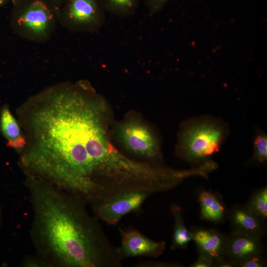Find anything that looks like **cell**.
I'll return each instance as SVG.
<instances>
[{
  "mask_svg": "<svg viewBox=\"0 0 267 267\" xmlns=\"http://www.w3.org/2000/svg\"><path fill=\"white\" fill-rule=\"evenodd\" d=\"M26 143L18 164L30 175L94 205L126 190L138 164L113 144L105 100L85 82L56 87L20 105Z\"/></svg>",
  "mask_w": 267,
  "mask_h": 267,
  "instance_id": "obj_1",
  "label": "cell"
},
{
  "mask_svg": "<svg viewBox=\"0 0 267 267\" xmlns=\"http://www.w3.org/2000/svg\"><path fill=\"white\" fill-rule=\"evenodd\" d=\"M33 211L30 235L48 267H120L117 248L87 203L66 190L24 175Z\"/></svg>",
  "mask_w": 267,
  "mask_h": 267,
  "instance_id": "obj_2",
  "label": "cell"
},
{
  "mask_svg": "<svg viewBox=\"0 0 267 267\" xmlns=\"http://www.w3.org/2000/svg\"><path fill=\"white\" fill-rule=\"evenodd\" d=\"M229 133L221 119L205 116L189 119L181 126L176 154L195 165L210 160L219 152Z\"/></svg>",
  "mask_w": 267,
  "mask_h": 267,
  "instance_id": "obj_3",
  "label": "cell"
},
{
  "mask_svg": "<svg viewBox=\"0 0 267 267\" xmlns=\"http://www.w3.org/2000/svg\"><path fill=\"white\" fill-rule=\"evenodd\" d=\"M117 141L129 153L159 163L162 159L159 138L154 131L137 117L116 125L113 130Z\"/></svg>",
  "mask_w": 267,
  "mask_h": 267,
  "instance_id": "obj_4",
  "label": "cell"
},
{
  "mask_svg": "<svg viewBox=\"0 0 267 267\" xmlns=\"http://www.w3.org/2000/svg\"><path fill=\"white\" fill-rule=\"evenodd\" d=\"M152 194L147 191H126L92 206V209L98 219L114 225L126 215L141 211L143 203Z\"/></svg>",
  "mask_w": 267,
  "mask_h": 267,
  "instance_id": "obj_5",
  "label": "cell"
},
{
  "mask_svg": "<svg viewBox=\"0 0 267 267\" xmlns=\"http://www.w3.org/2000/svg\"><path fill=\"white\" fill-rule=\"evenodd\" d=\"M119 229L121 243L117 250L121 260L131 257L157 258L165 250L164 241L153 240L135 229Z\"/></svg>",
  "mask_w": 267,
  "mask_h": 267,
  "instance_id": "obj_6",
  "label": "cell"
},
{
  "mask_svg": "<svg viewBox=\"0 0 267 267\" xmlns=\"http://www.w3.org/2000/svg\"><path fill=\"white\" fill-rule=\"evenodd\" d=\"M262 237L231 231L227 235L225 257L238 264L263 253Z\"/></svg>",
  "mask_w": 267,
  "mask_h": 267,
  "instance_id": "obj_7",
  "label": "cell"
},
{
  "mask_svg": "<svg viewBox=\"0 0 267 267\" xmlns=\"http://www.w3.org/2000/svg\"><path fill=\"white\" fill-rule=\"evenodd\" d=\"M190 231L198 254L214 261L225 257L227 235L215 229L201 227H193Z\"/></svg>",
  "mask_w": 267,
  "mask_h": 267,
  "instance_id": "obj_8",
  "label": "cell"
},
{
  "mask_svg": "<svg viewBox=\"0 0 267 267\" xmlns=\"http://www.w3.org/2000/svg\"><path fill=\"white\" fill-rule=\"evenodd\" d=\"M231 231L263 237L266 233L265 221L249 211L244 206L236 205L228 210Z\"/></svg>",
  "mask_w": 267,
  "mask_h": 267,
  "instance_id": "obj_9",
  "label": "cell"
},
{
  "mask_svg": "<svg viewBox=\"0 0 267 267\" xmlns=\"http://www.w3.org/2000/svg\"><path fill=\"white\" fill-rule=\"evenodd\" d=\"M52 15L46 5L41 0L33 1L18 17L17 24L34 33L42 34L47 29Z\"/></svg>",
  "mask_w": 267,
  "mask_h": 267,
  "instance_id": "obj_10",
  "label": "cell"
},
{
  "mask_svg": "<svg viewBox=\"0 0 267 267\" xmlns=\"http://www.w3.org/2000/svg\"><path fill=\"white\" fill-rule=\"evenodd\" d=\"M200 217L202 220L219 223L227 218L228 210L221 196L209 190H201L198 194Z\"/></svg>",
  "mask_w": 267,
  "mask_h": 267,
  "instance_id": "obj_11",
  "label": "cell"
},
{
  "mask_svg": "<svg viewBox=\"0 0 267 267\" xmlns=\"http://www.w3.org/2000/svg\"><path fill=\"white\" fill-rule=\"evenodd\" d=\"M0 133L6 139V146L17 151L26 145V140L17 119L9 106L3 105L0 109Z\"/></svg>",
  "mask_w": 267,
  "mask_h": 267,
  "instance_id": "obj_12",
  "label": "cell"
},
{
  "mask_svg": "<svg viewBox=\"0 0 267 267\" xmlns=\"http://www.w3.org/2000/svg\"><path fill=\"white\" fill-rule=\"evenodd\" d=\"M68 16L72 22L81 26L98 25L101 22L95 0H70Z\"/></svg>",
  "mask_w": 267,
  "mask_h": 267,
  "instance_id": "obj_13",
  "label": "cell"
},
{
  "mask_svg": "<svg viewBox=\"0 0 267 267\" xmlns=\"http://www.w3.org/2000/svg\"><path fill=\"white\" fill-rule=\"evenodd\" d=\"M171 212L174 217V226L171 249H185L192 240L191 232L185 225L180 207L173 205Z\"/></svg>",
  "mask_w": 267,
  "mask_h": 267,
  "instance_id": "obj_14",
  "label": "cell"
},
{
  "mask_svg": "<svg viewBox=\"0 0 267 267\" xmlns=\"http://www.w3.org/2000/svg\"><path fill=\"white\" fill-rule=\"evenodd\" d=\"M252 213L266 221L267 218V188L255 191L245 206Z\"/></svg>",
  "mask_w": 267,
  "mask_h": 267,
  "instance_id": "obj_15",
  "label": "cell"
},
{
  "mask_svg": "<svg viewBox=\"0 0 267 267\" xmlns=\"http://www.w3.org/2000/svg\"><path fill=\"white\" fill-rule=\"evenodd\" d=\"M253 159L257 162L264 163L267 160V136L263 132L258 133L253 143Z\"/></svg>",
  "mask_w": 267,
  "mask_h": 267,
  "instance_id": "obj_16",
  "label": "cell"
},
{
  "mask_svg": "<svg viewBox=\"0 0 267 267\" xmlns=\"http://www.w3.org/2000/svg\"><path fill=\"white\" fill-rule=\"evenodd\" d=\"M109 5L115 11L121 13H127L134 8L135 0H106Z\"/></svg>",
  "mask_w": 267,
  "mask_h": 267,
  "instance_id": "obj_17",
  "label": "cell"
},
{
  "mask_svg": "<svg viewBox=\"0 0 267 267\" xmlns=\"http://www.w3.org/2000/svg\"><path fill=\"white\" fill-rule=\"evenodd\" d=\"M182 266V265L178 263L154 261H140L134 266L136 267H181Z\"/></svg>",
  "mask_w": 267,
  "mask_h": 267,
  "instance_id": "obj_18",
  "label": "cell"
},
{
  "mask_svg": "<svg viewBox=\"0 0 267 267\" xmlns=\"http://www.w3.org/2000/svg\"><path fill=\"white\" fill-rule=\"evenodd\" d=\"M266 265L265 259L262 255L249 258L240 263L237 267H263Z\"/></svg>",
  "mask_w": 267,
  "mask_h": 267,
  "instance_id": "obj_19",
  "label": "cell"
},
{
  "mask_svg": "<svg viewBox=\"0 0 267 267\" xmlns=\"http://www.w3.org/2000/svg\"><path fill=\"white\" fill-rule=\"evenodd\" d=\"M22 265L28 267H49L48 265L40 257L29 256L25 257L22 261Z\"/></svg>",
  "mask_w": 267,
  "mask_h": 267,
  "instance_id": "obj_20",
  "label": "cell"
},
{
  "mask_svg": "<svg viewBox=\"0 0 267 267\" xmlns=\"http://www.w3.org/2000/svg\"><path fill=\"white\" fill-rule=\"evenodd\" d=\"M190 267H214V260L211 257L202 254H198L197 260L191 264Z\"/></svg>",
  "mask_w": 267,
  "mask_h": 267,
  "instance_id": "obj_21",
  "label": "cell"
},
{
  "mask_svg": "<svg viewBox=\"0 0 267 267\" xmlns=\"http://www.w3.org/2000/svg\"><path fill=\"white\" fill-rule=\"evenodd\" d=\"M235 264L226 257H222L214 261V267H233Z\"/></svg>",
  "mask_w": 267,
  "mask_h": 267,
  "instance_id": "obj_22",
  "label": "cell"
},
{
  "mask_svg": "<svg viewBox=\"0 0 267 267\" xmlns=\"http://www.w3.org/2000/svg\"><path fill=\"white\" fill-rule=\"evenodd\" d=\"M167 0H150L151 7L153 11L159 9Z\"/></svg>",
  "mask_w": 267,
  "mask_h": 267,
  "instance_id": "obj_23",
  "label": "cell"
},
{
  "mask_svg": "<svg viewBox=\"0 0 267 267\" xmlns=\"http://www.w3.org/2000/svg\"><path fill=\"white\" fill-rule=\"evenodd\" d=\"M2 223V211L1 209V207L0 206V229L1 225Z\"/></svg>",
  "mask_w": 267,
  "mask_h": 267,
  "instance_id": "obj_24",
  "label": "cell"
},
{
  "mask_svg": "<svg viewBox=\"0 0 267 267\" xmlns=\"http://www.w3.org/2000/svg\"><path fill=\"white\" fill-rule=\"evenodd\" d=\"M6 1V0H0V5L4 3Z\"/></svg>",
  "mask_w": 267,
  "mask_h": 267,
  "instance_id": "obj_25",
  "label": "cell"
}]
</instances>
